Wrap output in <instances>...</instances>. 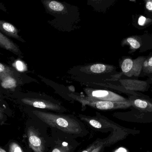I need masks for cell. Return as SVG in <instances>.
<instances>
[{
  "label": "cell",
  "mask_w": 152,
  "mask_h": 152,
  "mask_svg": "<svg viewBox=\"0 0 152 152\" xmlns=\"http://www.w3.org/2000/svg\"><path fill=\"white\" fill-rule=\"evenodd\" d=\"M68 95L70 99L80 103L82 106H88L101 110L126 109L132 106L131 102L129 100L125 102L102 101L92 99L87 96H82L74 93H69Z\"/></svg>",
  "instance_id": "277c9868"
},
{
  "label": "cell",
  "mask_w": 152,
  "mask_h": 152,
  "mask_svg": "<svg viewBox=\"0 0 152 152\" xmlns=\"http://www.w3.org/2000/svg\"><path fill=\"white\" fill-rule=\"evenodd\" d=\"M0 47L9 51L19 57H22L19 47L7 36L0 32Z\"/></svg>",
  "instance_id": "ba28073f"
},
{
  "label": "cell",
  "mask_w": 152,
  "mask_h": 152,
  "mask_svg": "<svg viewBox=\"0 0 152 152\" xmlns=\"http://www.w3.org/2000/svg\"><path fill=\"white\" fill-rule=\"evenodd\" d=\"M103 147V143H100L99 145L91 152H100Z\"/></svg>",
  "instance_id": "44dd1931"
},
{
  "label": "cell",
  "mask_w": 152,
  "mask_h": 152,
  "mask_svg": "<svg viewBox=\"0 0 152 152\" xmlns=\"http://www.w3.org/2000/svg\"><path fill=\"white\" fill-rule=\"evenodd\" d=\"M0 32L8 37H12L22 42H25V40L19 35V29L14 25L5 20H0Z\"/></svg>",
  "instance_id": "52a82bcc"
},
{
  "label": "cell",
  "mask_w": 152,
  "mask_h": 152,
  "mask_svg": "<svg viewBox=\"0 0 152 152\" xmlns=\"http://www.w3.org/2000/svg\"><path fill=\"white\" fill-rule=\"evenodd\" d=\"M99 144H100V143H94L91 145L87 149H86L85 151H83L82 152H91L94 148H95Z\"/></svg>",
  "instance_id": "ac0fdd59"
},
{
  "label": "cell",
  "mask_w": 152,
  "mask_h": 152,
  "mask_svg": "<svg viewBox=\"0 0 152 152\" xmlns=\"http://www.w3.org/2000/svg\"><path fill=\"white\" fill-rule=\"evenodd\" d=\"M86 96L92 99L113 102H125L126 98L112 91L104 89L86 88L84 89Z\"/></svg>",
  "instance_id": "5b68a950"
},
{
  "label": "cell",
  "mask_w": 152,
  "mask_h": 152,
  "mask_svg": "<svg viewBox=\"0 0 152 152\" xmlns=\"http://www.w3.org/2000/svg\"><path fill=\"white\" fill-rule=\"evenodd\" d=\"M116 70L113 65L94 63L74 67L69 74L75 80L83 84L99 86L108 81L119 80L122 74L117 73Z\"/></svg>",
  "instance_id": "6da1fadb"
},
{
  "label": "cell",
  "mask_w": 152,
  "mask_h": 152,
  "mask_svg": "<svg viewBox=\"0 0 152 152\" xmlns=\"http://www.w3.org/2000/svg\"><path fill=\"white\" fill-rule=\"evenodd\" d=\"M2 101V96L0 94V102H1Z\"/></svg>",
  "instance_id": "484cf974"
},
{
  "label": "cell",
  "mask_w": 152,
  "mask_h": 152,
  "mask_svg": "<svg viewBox=\"0 0 152 152\" xmlns=\"http://www.w3.org/2000/svg\"><path fill=\"white\" fill-rule=\"evenodd\" d=\"M143 70L144 73L146 74L152 73V57L145 61L143 67Z\"/></svg>",
  "instance_id": "5bb4252c"
},
{
  "label": "cell",
  "mask_w": 152,
  "mask_h": 152,
  "mask_svg": "<svg viewBox=\"0 0 152 152\" xmlns=\"http://www.w3.org/2000/svg\"><path fill=\"white\" fill-rule=\"evenodd\" d=\"M52 152H70V150L68 146H61L54 148Z\"/></svg>",
  "instance_id": "e0dca14e"
},
{
  "label": "cell",
  "mask_w": 152,
  "mask_h": 152,
  "mask_svg": "<svg viewBox=\"0 0 152 152\" xmlns=\"http://www.w3.org/2000/svg\"><path fill=\"white\" fill-rule=\"evenodd\" d=\"M20 101L26 105L45 111L61 113L66 111V108L59 101L45 94H33L32 95L21 98Z\"/></svg>",
  "instance_id": "3957f363"
},
{
  "label": "cell",
  "mask_w": 152,
  "mask_h": 152,
  "mask_svg": "<svg viewBox=\"0 0 152 152\" xmlns=\"http://www.w3.org/2000/svg\"><path fill=\"white\" fill-rule=\"evenodd\" d=\"M134 61L132 59L126 58L124 59L121 62V67L122 74L125 75L129 77L133 68Z\"/></svg>",
  "instance_id": "4fadbf2b"
},
{
  "label": "cell",
  "mask_w": 152,
  "mask_h": 152,
  "mask_svg": "<svg viewBox=\"0 0 152 152\" xmlns=\"http://www.w3.org/2000/svg\"><path fill=\"white\" fill-rule=\"evenodd\" d=\"M10 152H23L21 147L16 143H12L10 146Z\"/></svg>",
  "instance_id": "2e32d148"
},
{
  "label": "cell",
  "mask_w": 152,
  "mask_h": 152,
  "mask_svg": "<svg viewBox=\"0 0 152 152\" xmlns=\"http://www.w3.org/2000/svg\"><path fill=\"white\" fill-rule=\"evenodd\" d=\"M132 106L137 109L148 111H152V104L146 100L141 99H136L130 101Z\"/></svg>",
  "instance_id": "7c38bea8"
},
{
  "label": "cell",
  "mask_w": 152,
  "mask_h": 152,
  "mask_svg": "<svg viewBox=\"0 0 152 152\" xmlns=\"http://www.w3.org/2000/svg\"><path fill=\"white\" fill-rule=\"evenodd\" d=\"M5 118L6 117L4 114V109L0 107V123L3 122Z\"/></svg>",
  "instance_id": "d6986e66"
},
{
  "label": "cell",
  "mask_w": 152,
  "mask_h": 152,
  "mask_svg": "<svg viewBox=\"0 0 152 152\" xmlns=\"http://www.w3.org/2000/svg\"><path fill=\"white\" fill-rule=\"evenodd\" d=\"M146 21V18L143 16H141L138 19V23L140 26H143Z\"/></svg>",
  "instance_id": "ffe728a7"
},
{
  "label": "cell",
  "mask_w": 152,
  "mask_h": 152,
  "mask_svg": "<svg viewBox=\"0 0 152 152\" xmlns=\"http://www.w3.org/2000/svg\"><path fill=\"white\" fill-rule=\"evenodd\" d=\"M118 152H126V150H124V149H120L118 151Z\"/></svg>",
  "instance_id": "cb8c5ba5"
},
{
  "label": "cell",
  "mask_w": 152,
  "mask_h": 152,
  "mask_svg": "<svg viewBox=\"0 0 152 152\" xmlns=\"http://www.w3.org/2000/svg\"><path fill=\"white\" fill-rule=\"evenodd\" d=\"M29 147L34 152H44L45 144L39 132L34 127H29L27 130Z\"/></svg>",
  "instance_id": "8992f818"
},
{
  "label": "cell",
  "mask_w": 152,
  "mask_h": 152,
  "mask_svg": "<svg viewBox=\"0 0 152 152\" xmlns=\"http://www.w3.org/2000/svg\"><path fill=\"white\" fill-rule=\"evenodd\" d=\"M32 113L48 126L69 134H79L82 131L80 122L72 115L34 110Z\"/></svg>",
  "instance_id": "7a4b0ae2"
},
{
  "label": "cell",
  "mask_w": 152,
  "mask_h": 152,
  "mask_svg": "<svg viewBox=\"0 0 152 152\" xmlns=\"http://www.w3.org/2000/svg\"><path fill=\"white\" fill-rule=\"evenodd\" d=\"M45 8L50 12L56 14H65L68 11L63 4L55 0H42Z\"/></svg>",
  "instance_id": "30bf717a"
},
{
  "label": "cell",
  "mask_w": 152,
  "mask_h": 152,
  "mask_svg": "<svg viewBox=\"0 0 152 152\" xmlns=\"http://www.w3.org/2000/svg\"><path fill=\"white\" fill-rule=\"evenodd\" d=\"M18 73L10 67L0 63V81L10 77L15 78L17 79L18 78L19 75Z\"/></svg>",
  "instance_id": "8fae6325"
},
{
  "label": "cell",
  "mask_w": 152,
  "mask_h": 152,
  "mask_svg": "<svg viewBox=\"0 0 152 152\" xmlns=\"http://www.w3.org/2000/svg\"><path fill=\"white\" fill-rule=\"evenodd\" d=\"M146 7L148 10H152V1L148 2L146 4Z\"/></svg>",
  "instance_id": "7402d4cb"
},
{
  "label": "cell",
  "mask_w": 152,
  "mask_h": 152,
  "mask_svg": "<svg viewBox=\"0 0 152 152\" xmlns=\"http://www.w3.org/2000/svg\"><path fill=\"white\" fill-rule=\"evenodd\" d=\"M127 42L128 43L130 46H131L132 48L134 49H139L141 46V45H140V43L139 42L136 40V39H134V38H132V37H129L126 39Z\"/></svg>",
  "instance_id": "9a60e30c"
},
{
  "label": "cell",
  "mask_w": 152,
  "mask_h": 152,
  "mask_svg": "<svg viewBox=\"0 0 152 152\" xmlns=\"http://www.w3.org/2000/svg\"><path fill=\"white\" fill-rule=\"evenodd\" d=\"M119 81L122 86L129 90L144 92L147 86V83L145 81L137 80H120Z\"/></svg>",
  "instance_id": "9c48e42d"
},
{
  "label": "cell",
  "mask_w": 152,
  "mask_h": 152,
  "mask_svg": "<svg viewBox=\"0 0 152 152\" xmlns=\"http://www.w3.org/2000/svg\"><path fill=\"white\" fill-rule=\"evenodd\" d=\"M0 152H7L6 151H4V149H3L2 148H1L0 147Z\"/></svg>",
  "instance_id": "d4e9b609"
},
{
  "label": "cell",
  "mask_w": 152,
  "mask_h": 152,
  "mask_svg": "<svg viewBox=\"0 0 152 152\" xmlns=\"http://www.w3.org/2000/svg\"><path fill=\"white\" fill-rule=\"evenodd\" d=\"M0 10L3 11L4 12H7V10L6 7L4 6V4L0 2Z\"/></svg>",
  "instance_id": "603a6c76"
}]
</instances>
